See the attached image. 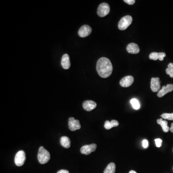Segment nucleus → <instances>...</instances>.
<instances>
[{"instance_id": "nucleus-24", "label": "nucleus", "mask_w": 173, "mask_h": 173, "mask_svg": "<svg viewBox=\"0 0 173 173\" xmlns=\"http://www.w3.org/2000/svg\"><path fill=\"white\" fill-rule=\"evenodd\" d=\"M111 127L112 128L114 127H118L119 125V122L118 121H116L115 120H113L111 121Z\"/></svg>"}, {"instance_id": "nucleus-26", "label": "nucleus", "mask_w": 173, "mask_h": 173, "mask_svg": "<svg viewBox=\"0 0 173 173\" xmlns=\"http://www.w3.org/2000/svg\"><path fill=\"white\" fill-rule=\"evenodd\" d=\"M124 1L129 5H133L136 2L135 0H124Z\"/></svg>"}, {"instance_id": "nucleus-17", "label": "nucleus", "mask_w": 173, "mask_h": 173, "mask_svg": "<svg viewBox=\"0 0 173 173\" xmlns=\"http://www.w3.org/2000/svg\"><path fill=\"white\" fill-rule=\"evenodd\" d=\"M60 143L62 146L68 149L71 145V141L68 137L63 136L60 139Z\"/></svg>"}, {"instance_id": "nucleus-12", "label": "nucleus", "mask_w": 173, "mask_h": 173, "mask_svg": "<svg viewBox=\"0 0 173 173\" xmlns=\"http://www.w3.org/2000/svg\"><path fill=\"white\" fill-rule=\"evenodd\" d=\"M97 104L95 101L91 100H87L84 101L83 107L87 111H91L96 107Z\"/></svg>"}, {"instance_id": "nucleus-20", "label": "nucleus", "mask_w": 173, "mask_h": 173, "mask_svg": "<svg viewBox=\"0 0 173 173\" xmlns=\"http://www.w3.org/2000/svg\"><path fill=\"white\" fill-rule=\"evenodd\" d=\"M166 73L169 75L170 78H173V63L168 64V68L166 69Z\"/></svg>"}, {"instance_id": "nucleus-21", "label": "nucleus", "mask_w": 173, "mask_h": 173, "mask_svg": "<svg viewBox=\"0 0 173 173\" xmlns=\"http://www.w3.org/2000/svg\"><path fill=\"white\" fill-rule=\"evenodd\" d=\"M161 118L164 119L168 120H173V113L171 114L169 113H164L161 115Z\"/></svg>"}, {"instance_id": "nucleus-28", "label": "nucleus", "mask_w": 173, "mask_h": 173, "mask_svg": "<svg viewBox=\"0 0 173 173\" xmlns=\"http://www.w3.org/2000/svg\"><path fill=\"white\" fill-rule=\"evenodd\" d=\"M170 131L173 133V123L171 124V128H170Z\"/></svg>"}, {"instance_id": "nucleus-23", "label": "nucleus", "mask_w": 173, "mask_h": 173, "mask_svg": "<svg viewBox=\"0 0 173 173\" xmlns=\"http://www.w3.org/2000/svg\"><path fill=\"white\" fill-rule=\"evenodd\" d=\"M155 142L156 146L157 147H160L161 146V143H162V140L161 138H157L155 139Z\"/></svg>"}, {"instance_id": "nucleus-27", "label": "nucleus", "mask_w": 173, "mask_h": 173, "mask_svg": "<svg viewBox=\"0 0 173 173\" xmlns=\"http://www.w3.org/2000/svg\"><path fill=\"white\" fill-rule=\"evenodd\" d=\"M57 173H69V172L66 170L62 169L58 171Z\"/></svg>"}, {"instance_id": "nucleus-2", "label": "nucleus", "mask_w": 173, "mask_h": 173, "mask_svg": "<svg viewBox=\"0 0 173 173\" xmlns=\"http://www.w3.org/2000/svg\"><path fill=\"white\" fill-rule=\"evenodd\" d=\"M51 155L48 151H47L43 146L40 147L38 154V159L41 164L48 163L50 160Z\"/></svg>"}, {"instance_id": "nucleus-15", "label": "nucleus", "mask_w": 173, "mask_h": 173, "mask_svg": "<svg viewBox=\"0 0 173 173\" xmlns=\"http://www.w3.org/2000/svg\"><path fill=\"white\" fill-rule=\"evenodd\" d=\"M61 65L65 69H68L70 67L71 64L70 62L69 56L68 54L63 55L61 60Z\"/></svg>"}, {"instance_id": "nucleus-13", "label": "nucleus", "mask_w": 173, "mask_h": 173, "mask_svg": "<svg viewBox=\"0 0 173 173\" xmlns=\"http://www.w3.org/2000/svg\"><path fill=\"white\" fill-rule=\"evenodd\" d=\"M166 56V54L165 52H153L150 54L149 58L150 59L153 60H157L159 59L160 61L164 60L165 57Z\"/></svg>"}, {"instance_id": "nucleus-4", "label": "nucleus", "mask_w": 173, "mask_h": 173, "mask_svg": "<svg viewBox=\"0 0 173 173\" xmlns=\"http://www.w3.org/2000/svg\"><path fill=\"white\" fill-rule=\"evenodd\" d=\"M110 12V7L109 5L107 3L104 2L99 5L97 10L98 15L100 17L104 18L108 15Z\"/></svg>"}, {"instance_id": "nucleus-29", "label": "nucleus", "mask_w": 173, "mask_h": 173, "mask_svg": "<svg viewBox=\"0 0 173 173\" xmlns=\"http://www.w3.org/2000/svg\"><path fill=\"white\" fill-rule=\"evenodd\" d=\"M129 173H137L136 171H134V170H131L130 172H129Z\"/></svg>"}, {"instance_id": "nucleus-22", "label": "nucleus", "mask_w": 173, "mask_h": 173, "mask_svg": "<svg viewBox=\"0 0 173 173\" xmlns=\"http://www.w3.org/2000/svg\"><path fill=\"white\" fill-rule=\"evenodd\" d=\"M105 128L107 130H109V129H111L112 127H111V122L110 121H106L105 122V125H104Z\"/></svg>"}, {"instance_id": "nucleus-1", "label": "nucleus", "mask_w": 173, "mask_h": 173, "mask_svg": "<svg viewBox=\"0 0 173 173\" xmlns=\"http://www.w3.org/2000/svg\"><path fill=\"white\" fill-rule=\"evenodd\" d=\"M96 69L100 77L107 78L112 73L113 65L109 59L106 57H101L98 61Z\"/></svg>"}, {"instance_id": "nucleus-3", "label": "nucleus", "mask_w": 173, "mask_h": 173, "mask_svg": "<svg viewBox=\"0 0 173 173\" xmlns=\"http://www.w3.org/2000/svg\"><path fill=\"white\" fill-rule=\"evenodd\" d=\"M133 19L130 15L124 16L119 22L118 28L120 30H124L130 26L132 22Z\"/></svg>"}, {"instance_id": "nucleus-11", "label": "nucleus", "mask_w": 173, "mask_h": 173, "mask_svg": "<svg viewBox=\"0 0 173 173\" xmlns=\"http://www.w3.org/2000/svg\"><path fill=\"white\" fill-rule=\"evenodd\" d=\"M134 80V78L132 76H125L121 79L120 82V84L123 87H128L132 84Z\"/></svg>"}, {"instance_id": "nucleus-14", "label": "nucleus", "mask_w": 173, "mask_h": 173, "mask_svg": "<svg viewBox=\"0 0 173 173\" xmlns=\"http://www.w3.org/2000/svg\"><path fill=\"white\" fill-rule=\"evenodd\" d=\"M127 50L128 53L132 54H137L140 51L138 46L134 43L128 44L127 47Z\"/></svg>"}, {"instance_id": "nucleus-18", "label": "nucleus", "mask_w": 173, "mask_h": 173, "mask_svg": "<svg viewBox=\"0 0 173 173\" xmlns=\"http://www.w3.org/2000/svg\"><path fill=\"white\" fill-rule=\"evenodd\" d=\"M116 165L114 163H110L106 167L104 173H115Z\"/></svg>"}, {"instance_id": "nucleus-19", "label": "nucleus", "mask_w": 173, "mask_h": 173, "mask_svg": "<svg viewBox=\"0 0 173 173\" xmlns=\"http://www.w3.org/2000/svg\"><path fill=\"white\" fill-rule=\"evenodd\" d=\"M130 104H131L133 108L135 110L139 109L141 107L139 101L137 99L133 98L130 100Z\"/></svg>"}, {"instance_id": "nucleus-8", "label": "nucleus", "mask_w": 173, "mask_h": 173, "mask_svg": "<svg viewBox=\"0 0 173 173\" xmlns=\"http://www.w3.org/2000/svg\"><path fill=\"white\" fill-rule=\"evenodd\" d=\"M92 29L88 25H84L79 28L78 34L80 37L85 38L89 36L91 33Z\"/></svg>"}, {"instance_id": "nucleus-10", "label": "nucleus", "mask_w": 173, "mask_h": 173, "mask_svg": "<svg viewBox=\"0 0 173 173\" xmlns=\"http://www.w3.org/2000/svg\"><path fill=\"white\" fill-rule=\"evenodd\" d=\"M173 91V85L172 84H169L166 86H163L161 90L157 93L158 97L161 98L166 95L167 93Z\"/></svg>"}, {"instance_id": "nucleus-5", "label": "nucleus", "mask_w": 173, "mask_h": 173, "mask_svg": "<svg viewBox=\"0 0 173 173\" xmlns=\"http://www.w3.org/2000/svg\"><path fill=\"white\" fill-rule=\"evenodd\" d=\"M26 160V154L24 151H18L15 158V163L16 165L21 166L24 164Z\"/></svg>"}, {"instance_id": "nucleus-30", "label": "nucleus", "mask_w": 173, "mask_h": 173, "mask_svg": "<svg viewBox=\"0 0 173 173\" xmlns=\"http://www.w3.org/2000/svg\"></svg>"}, {"instance_id": "nucleus-6", "label": "nucleus", "mask_w": 173, "mask_h": 173, "mask_svg": "<svg viewBox=\"0 0 173 173\" xmlns=\"http://www.w3.org/2000/svg\"><path fill=\"white\" fill-rule=\"evenodd\" d=\"M97 145L94 143L90 145H86L82 147L80 149V152L84 155H89L92 152L95 151Z\"/></svg>"}, {"instance_id": "nucleus-25", "label": "nucleus", "mask_w": 173, "mask_h": 173, "mask_svg": "<svg viewBox=\"0 0 173 173\" xmlns=\"http://www.w3.org/2000/svg\"><path fill=\"white\" fill-rule=\"evenodd\" d=\"M142 146L144 148H147L149 146V142L146 139H144L142 141Z\"/></svg>"}, {"instance_id": "nucleus-16", "label": "nucleus", "mask_w": 173, "mask_h": 173, "mask_svg": "<svg viewBox=\"0 0 173 173\" xmlns=\"http://www.w3.org/2000/svg\"><path fill=\"white\" fill-rule=\"evenodd\" d=\"M157 123L161 126L164 132L167 133L170 130V128L168 125V122L166 120H163V119H157Z\"/></svg>"}, {"instance_id": "nucleus-9", "label": "nucleus", "mask_w": 173, "mask_h": 173, "mask_svg": "<svg viewBox=\"0 0 173 173\" xmlns=\"http://www.w3.org/2000/svg\"><path fill=\"white\" fill-rule=\"evenodd\" d=\"M161 84L159 78H152L151 82V88L154 92H159L160 90Z\"/></svg>"}, {"instance_id": "nucleus-7", "label": "nucleus", "mask_w": 173, "mask_h": 173, "mask_svg": "<svg viewBox=\"0 0 173 173\" xmlns=\"http://www.w3.org/2000/svg\"><path fill=\"white\" fill-rule=\"evenodd\" d=\"M68 127L70 130L71 131H76L81 128L79 120L75 119L74 118H70L68 120Z\"/></svg>"}]
</instances>
